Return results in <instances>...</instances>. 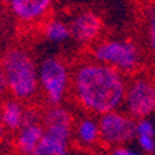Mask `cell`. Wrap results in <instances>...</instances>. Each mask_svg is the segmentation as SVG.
Wrapping results in <instances>:
<instances>
[{"label":"cell","instance_id":"1","mask_svg":"<svg viewBox=\"0 0 155 155\" xmlns=\"http://www.w3.org/2000/svg\"><path fill=\"white\" fill-rule=\"evenodd\" d=\"M125 76L108 65L84 60L72 69L71 91L76 103L93 115L118 111L126 93Z\"/></svg>","mask_w":155,"mask_h":155},{"label":"cell","instance_id":"2","mask_svg":"<svg viewBox=\"0 0 155 155\" xmlns=\"http://www.w3.org/2000/svg\"><path fill=\"white\" fill-rule=\"evenodd\" d=\"M7 91L11 98L26 103L39 93L38 64L22 47L8 48L2 57Z\"/></svg>","mask_w":155,"mask_h":155},{"label":"cell","instance_id":"3","mask_svg":"<svg viewBox=\"0 0 155 155\" xmlns=\"http://www.w3.org/2000/svg\"><path fill=\"white\" fill-rule=\"evenodd\" d=\"M91 60L108 65L125 76L139 71L143 54L139 45L130 39H105L91 47Z\"/></svg>","mask_w":155,"mask_h":155},{"label":"cell","instance_id":"4","mask_svg":"<svg viewBox=\"0 0 155 155\" xmlns=\"http://www.w3.org/2000/svg\"><path fill=\"white\" fill-rule=\"evenodd\" d=\"M39 91L48 107L61 105L71 90L72 69L58 57H46L38 64Z\"/></svg>","mask_w":155,"mask_h":155},{"label":"cell","instance_id":"5","mask_svg":"<svg viewBox=\"0 0 155 155\" xmlns=\"http://www.w3.org/2000/svg\"><path fill=\"white\" fill-rule=\"evenodd\" d=\"M122 107L134 120L147 119L155 111V81L145 76L132 79L126 86Z\"/></svg>","mask_w":155,"mask_h":155},{"label":"cell","instance_id":"6","mask_svg":"<svg viewBox=\"0 0 155 155\" xmlns=\"http://www.w3.org/2000/svg\"><path fill=\"white\" fill-rule=\"evenodd\" d=\"M100 140L111 147H120L136 137V120L120 111L98 116Z\"/></svg>","mask_w":155,"mask_h":155},{"label":"cell","instance_id":"7","mask_svg":"<svg viewBox=\"0 0 155 155\" xmlns=\"http://www.w3.org/2000/svg\"><path fill=\"white\" fill-rule=\"evenodd\" d=\"M71 39L82 45L96 42L103 32V19L93 10H79L67 21Z\"/></svg>","mask_w":155,"mask_h":155},{"label":"cell","instance_id":"8","mask_svg":"<svg viewBox=\"0 0 155 155\" xmlns=\"http://www.w3.org/2000/svg\"><path fill=\"white\" fill-rule=\"evenodd\" d=\"M43 134H45V127L42 123V116L33 108H26L25 122L15 133L14 139V145L18 154L31 155L39 147Z\"/></svg>","mask_w":155,"mask_h":155},{"label":"cell","instance_id":"9","mask_svg":"<svg viewBox=\"0 0 155 155\" xmlns=\"http://www.w3.org/2000/svg\"><path fill=\"white\" fill-rule=\"evenodd\" d=\"M53 0H10V11L22 24H36L46 18Z\"/></svg>","mask_w":155,"mask_h":155},{"label":"cell","instance_id":"10","mask_svg":"<svg viewBox=\"0 0 155 155\" xmlns=\"http://www.w3.org/2000/svg\"><path fill=\"white\" fill-rule=\"evenodd\" d=\"M26 108L24 103L15 98H7L0 104V122L4 130L18 132L25 122Z\"/></svg>","mask_w":155,"mask_h":155},{"label":"cell","instance_id":"11","mask_svg":"<svg viewBox=\"0 0 155 155\" xmlns=\"http://www.w3.org/2000/svg\"><path fill=\"white\" fill-rule=\"evenodd\" d=\"M74 139L82 147H91L100 140L98 119L94 116H83L74 123Z\"/></svg>","mask_w":155,"mask_h":155},{"label":"cell","instance_id":"12","mask_svg":"<svg viewBox=\"0 0 155 155\" xmlns=\"http://www.w3.org/2000/svg\"><path fill=\"white\" fill-rule=\"evenodd\" d=\"M42 33L46 40L55 45L67 42L68 39H71V32L68 22L60 18H50L45 21L42 26Z\"/></svg>","mask_w":155,"mask_h":155},{"label":"cell","instance_id":"13","mask_svg":"<svg viewBox=\"0 0 155 155\" xmlns=\"http://www.w3.org/2000/svg\"><path fill=\"white\" fill-rule=\"evenodd\" d=\"M31 155H72L69 151V144L48 137L43 134V139L39 147Z\"/></svg>","mask_w":155,"mask_h":155},{"label":"cell","instance_id":"14","mask_svg":"<svg viewBox=\"0 0 155 155\" xmlns=\"http://www.w3.org/2000/svg\"><path fill=\"white\" fill-rule=\"evenodd\" d=\"M144 29H145V42H147V47H148L151 55L155 58V4L151 6L147 11H145Z\"/></svg>","mask_w":155,"mask_h":155},{"label":"cell","instance_id":"15","mask_svg":"<svg viewBox=\"0 0 155 155\" xmlns=\"http://www.w3.org/2000/svg\"><path fill=\"white\" fill-rule=\"evenodd\" d=\"M155 130L148 119H140L136 122V136H154Z\"/></svg>","mask_w":155,"mask_h":155},{"label":"cell","instance_id":"16","mask_svg":"<svg viewBox=\"0 0 155 155\" xmlns=\"http://www.w3.org/2000/svg\"><path fill=\"white\" fill-rule=\"evenodd\" d=\"M137 141H139L140 147L147 152H154L155 151V140L154 136H136Z\"/></svg>","mask_w":155,"mask_h":155},{"label":"cell","instance_id":"17","mask_svg":"<svg viewBox=\"0 0 155 155\" xmlns=\"http://www.w3.org/2000/svg\"><path fill=\"white\" fill-rule=\"evenodd\" d=\"M111 155H141V154L120 145V147H115V148L112 150V152H111Z\"/></svg>","mask_w":155,"mask_h":155},{"label":"cell","instance_id":"18","mask_svg":"<svg viewBox=\"0 0 155 155\" xmlns=\"http://www.w3.org/2000/svg\"><path fill=\"white\" fill-rule=\"evenodd\" d=\"M7 91V84H6V78H4V71L3 65H2V60H0V98L4 96Z\"/></svg>","mask_w":155,"mask_h":155},{"label":"cell","instance_id":"19","mask_svg":"<svg viewBox=\"0 0 155 155\" xmlns=\"http://www.w3.org/2000/svg\"><path fill=\"white\" fill-rule=\"evenodd\" d=\"M3 134H4V127H3V125H2V122H0V139L3 137Z\"/></svg>","mask_w":155,"mask_h":155}]
</instances>
